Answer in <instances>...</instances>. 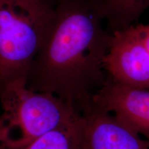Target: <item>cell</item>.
Instances as JSON below:
<instances>
[{"label":"cell","mask_w":149,"mask_h":149,"mask_svg":"<svg viewBox=\"0 0 149 149\" xmlns=\"http://www.w3.org/2000/svg\"><path fill=\"white\" fill-rule=\"evenodd\" d=\"M112 33L100 0H60L55 6L26 87L58 97L81 114L108 79L105 58Z\"/></svg>","instance_id":"6da1fadb"},{"label":"cell","mask_w":149,"mask_h":149,"mask_svg":"<svg viewBox=\"0 0 149 149\" xmlns=\"http://www.w3.org/2000/svg\"><path fill=\"white\" fill-rule=\"evenodd\" d=\"M0 102L2 149H21L82 115L53 94L30 90L23 80L0 84Z\"/></svg>","instance_id":"7a4b0ae2"},{"label":"cell","mask_w":149,"mask_h":149,"mask_svg":"<svg viewBox=\"0 0 149 149\" xmlns=\"http://www.w3.org/2000/svg\"><path fill=\"white\" fill-rule=\"evenodd\" d=\"M57 3L0 0V84L27 81Z\"/></svg>","instance_id":"3957f363"},{"label":"cell","mask_w":149,"mask_h":149,"mask_svg":"<svg viewBox=\"0 0 149 149\" xmlns=\"http://www.w3.org/2000/svg\"><path fill=\"white\" fill-rule=\"evenodd\" d=\"M104 64L111 79L149 90V52L139 25L112 33Z\"/></svg>","instance_id":"277c9868"},{"label":"cell","mask_w":149,"mask_h":149,"mask_svg":"<svg viewBox=\"0 0 149 149\" xmlns=\"http://www.w3.org/2000/svg\"><path fill=\"white\" fill-rule=\"evenodd\" d=\"M91 105L114 115L149 144V90L127 86L108 77L93 97Z\"/></svg>","instance_id":"5b68a950"},{"label":"cell","mask_w":149,"mask_h":149,"mask_svg":"<svg viewBox=\"0 0 149 149\" xmlns=\"http://www.w3.org/2000/svg\"><path fill=\"white\" fill-rule=\"evenodd\" d=\"M82 115V149H149L146 139L111 113L91 107Z\"/></svg>","instance_id":"8992f818"},{"label":"cell","mask_w":149,"mask_h":149,"mask_svg":"<svg viewBox=\"0 0 149 149\" xmlns=\"http://www.w3.org/2000/svg\"><path fill=\"white\" fill-rule=\"evenodd\" d=\"M100 2L111 33L133 26L149 7V0H100Z\"/></svg>","instance_id":"52a82bcc"},{"label":"cell","mask_w":149,"mask_h":149,"mask_svg":"<svg viewBox=\"0 0 149 149\" xmlns=\"http://www.w3.org/2000/svg\"><path fill=\"white\" fill-rule=\"evenodd\" d=\"M84 117L42 135L21 149H82Z\"/></svg>","instance_id":"ba28073f"},{"label":"cell","mask_w":149,"mask_h":149,"mask_svg":"<svg viewBox=\"0 0 149 149\" xmlns=\"http://www.w3.org/2000/svg\"><path fill=\"white\" fill-rule=\"evenodd\" d=\"M143 40L144 41L145 45L149 52V24L148 25H139Z\"/></svg>","instance_id":"9c48e42d"},{"label":"cell","mask_w":149,"mask_h":149,"mask_svg":"<svg viewBox=\"0 0 149 149\" xmlns=\"http://www.w3.org/2000/svg\"><path fill=\"white\" fill-rule=\"evenodd\" d=\"M0 133H1V122H0ZM0 149H2V144H1V133H0Z\"/></svg>","instance_id":"30bf717a"},{"label":"cell","mask_w":149,"mask_h":149,"mask_svg":"<svg viewBox=\"0 0 149 149\" xmlns=\"http://www.w3.org/2000/svg\"><path fill=\"white\" fill-rule=\"evenodd\" d=\"M53 1H55L56 3H58L59 1H60V0H53Z\"/></svg>","instance_id":"8fae6325"}]
</instances>
